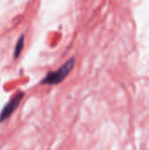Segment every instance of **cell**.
Returning a JSON list of instances; mask_svg holds the SVG:
<instances>
[{
  "instance_id": "6da1fadb",
  "label": "cell",
  "mask_w": 149,
  "mask_h": 150,
  "mask_svg": "<svg viewBox=\"0 0 149 150\" xmlns=\"http://www.w3.org/2000/svg\"><path fill=\"white\" fill-rule=\"evenodd\" d=\"M75 63H76V59L74 57L70 58L57 70L49 72L42 80L41 83L48 84V85H56L61 83L70 74V72L75 67Z\"/></svg>"
},
{
  "instance_id": "3957f363",
  "label": "cell",
  "mask_w": 149,
  "mask_h": 150,
  "mask_svg": "<svg viewBox=\"0 0 149 150\" xmlns=\"http://www.w3.org/2000/svg\"><path fill=\"white\" fill-rule=\"evenodd\" d=\"M24 40H25V36H24V35H21L20 38L18 39V40L16 46H15L14 54H13L15 59H18V58L19 57V55H20L21 52H22V49H23V47H24Z\"/></svg>"
},
{
  "instance_id": "7a4b0ae2",
  "label": "cell",
  "mask_w": 149,
  "mask_h": 150,
  "mask_svg": "<svg viewBox=\"0 0 149 150\" xmlns=\"http://www.w3.org/2000/svg\"><path fill=\"white\" fill-rule=\"evenodd\" d=\"M24 96V92H18L12 98L9 100V102L4 106V108L0 112V123L4 122L11 116V114L16 111V109L19 105Z\"/></svg>"
}]
</instances>
